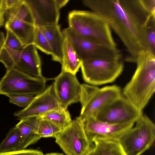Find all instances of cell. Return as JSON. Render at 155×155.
I'll return each mask as SVG.
<instances>
[{
	"label": "cell",
	"instance_id": "obj_8",
	"mask_svg": "<svg viewBox=\"0 0 155 155\" xmlns=\"http://www.w3.org/2000/svg\"><path fill=\"white\" fill-rule=\"evenodd\" d=\"M0 62L7 70L14 69L35 77H44L42 74L40 58L33 44L19 51L4 47L0 55Z\"/></svg>",
	"mask_w": 155,
	"mask_h": 155
},
{
	"label": "cell",
	"instance_id": "obj_15",
	"mask_svg": "<svg viewBox=\"0 0 155 155\" xmlns=\"http://www.w3.org/2000/svg\"><path fill=\"white\" fill-rule=\"evenodd\" d=\"M32 12L35 26L58 24L59 10L54 0H25Z\"/></svg>",
	"mask_w": 155,
	"mask_h": 155
},
{
	"label": "cell",
	"instance_id": "obj_13",
	"mask_svg": "<svg viewBox=\"0 0 155 155\" xmlns=\"http://www.w3.org/2000/svg\"><path fill=\"white\" fill-rule=\"evenodd\" d=\"M54 80V92L62 107L67 109L69 105L80 101L81 84L76 75L61 71Z\"/></svg>",
	"mask_w": 155,
	"mask_h": 155
},
{
	"label": "cell",
	"instance_id": "obj_14",
	"mask_svg": "<svg viewBox=\"0 0 155 155\" xmlns=\"http://www.w3.org/2000/svg\"><path fill=\"white\" fill-rule=\"evenodd\" d=\"M62 107L55 94L53 84L41 93L34 96L29 104L14 113L19 120L27 117H39L54 110Z\"/></svg>",
	"mask_w": 155,
	"mask_h": 155
},
{
	"label": "cell",
	"instance_id": "obj_26",
	"mask_svg": "<svg viewBox=\"0 0 155 155\" xmlns=\"http://www.w3.org/2000/svg\"><path fill=\"white\" fill-rule=\"evenodd\" d=\"M146 39L148 51L155 55V17H152L147 24Z\"/></svg>",
	"mask_w": 155,
	"mask_h": 155
},
{
	"label": "cell",
	"instance_id": "obj_6",
	"mask_svg": "<svg viewBox=\"0 0 155 155\" xmlns=\"http://www.w3.org/2000/svg\"><path fill=\"white\" fill-rule=\"evenodd\" d=\"M80 68L85 81L97 86L114 81L122 72L124 64L122 58L95 59L82 61Z\"/></svg>",
	"mask_w": 155,
	"mask_h": 155
},
{
	"label": "cell",
	"instance_id": "obj_10",
	"mask_svg": "<svg viewBox=\"0 0 155 155\" xmlns=\"http://www.w3.org/2000/svg\"><path fill=\"white\" fill-rule=\"evenodd\" d=\"M69 38L81 61L95 59H120L122 54L117 48L106 46L96 42L80 37L68 28L62 31Z\"/></svg>",
	"mask_w": 155,
	"mask_h": 155
},
{
	"label": "cell",
	"instance_id": "obj_34",
	"mask_svg": "<svg viewBox=\"0 0 155 155\" xmlns=\"http://www.w3.org/2000/svg\"><path fill=\"white\" fill-rule=\"evenodd\" d=\"M5 41V37L4 33L0 31V55L4 47Z\"/></svg>",
	"mask_w": 155,
	"mask_h": 155
},
{
	"label": "cell",
	"instance_id": "obj_23",
	"mask_svg": "<svg viewBox=\"0 0 155 155\" xmlns=\"http://www.w3.org/2000/svg\"><path fill=\"white\" fill-rule=\"evenodd\" d=\"M21 134L15 127L11 128L0 143V153L16 150L20 143Z\"/></svg>",
	"mask_w": 155,
	"mask_h": 155
},
{
	"label": "cell",
	"instance_id": "obj_21",
	"mask_svg": "<svg viewBox=\"0 0 155 155\" xmlns=\"http://www.w3.org/2000/svg\"><path fill=\"white\" fill-rule=\"evenodd\" d=\"M39 117L51 121L62 130L69 125L72 121L67 109L62 107L50 111Z\"/></svg>",
	"mask_w": 155,
	"mask_h": 155
},
{
	"label": "cell",
	"instance_id": "obj_12",
	"mask_svg": "<svg viewBox=\"0 0 155 155\" xmlns=\"http://www.w3.org/2000/svg\"><path fill=\"white\" fill-rule=\"evenodd\" d=\"M86 135L91 143L96 139L118 140L134 125L135 122L111 124L99 120L94 117L87 118L81 121Z\"/></svg>",
	"mask_w": 155,
	"mask_h": 155
},
{
	"label": "cell",
	"instance_id": "obj_16",
	"mask_svg": "<svg viewBox=\"0 0 155 155\" xmlns=\"http://www.w3.org/2000/svg\"><path fill=\"white\" fill-rule=\"evenodd\" d=\"M39 120V117H28L20 120L15 125V127L20 132L21 137L16 150L26 149L41 138L38 131Z\"/></svg>",
	"mask_w": 155,
	"mask_h": 155
},
{
	"label": "cell",
	"instance_id": "obj_1",
	"mask_svg": "<svg viewBox=\"0 0 155 155\" xmlns=\"http://www.w3.org/2000/svg\"><path fill=\"white\" fill-rule=\"evenodd\" d=\"M83 3L102 17L115 32L128 52L126 61L136 63L139 53L148 51L147 24L155 16L149 13L140 0H84Z\"/></svg>",
	"mask_w": 155,
	"mask_h": 155
},
{
	"label": "cell",
	"instance_id": "obj_24",
	"mask_svg": "<svg viewBox=\"0 0 155 155\" xmlns=\"http://www.w3.org/2000/svg\"><path fill=\"white\" fill-rule=\"evenodd\" d=\"M39 117L38 131L41 138L55 137L62 130L51 121Z\"/></svg>",
	"mask_w": 155,
	"mask_h": 155
},
{
	"label": "cell",
	"instance_id": "obj_19",
	"mask_svg": "<svg viewBox=\"0 0 155 155\" xmlns=\"http://www.w3.org/2000/svg\"><path fill=\"white\" fill-rule=\"evenodd\" d=\"M64 35L61 71L76 75L82 61L68 38Z\"/></svg>",
	"mask_w": 155,
	"mask_h": 155
},
{
	"label": "cell",
	"instance_id": "obj_3",
	"mask_svg": "<svg viewBox=\"0 0 155 155\" xmlns=\"http://www.w3.org/2000/svg\"><path fill=\"white\" fill-rule=\"evenodd\" d=\"M68 28L76 35L108 47L117 48L111 29L105 20L92 11L73 10L68 15Z\"/></svg>",
	"mask_w": 155,
	"mask_h": 155
},
{
	"label": "cell",
	"instance_id": "obj_32",
	"mask_svg": "<svg viewBox=\"0 0 155 155\" xmlns=\"http://www.w3.org/2000/svg\"><path fill=\"white\" fill-rule=\"evenodd\" d=\"M22 0H4L6 11L16 6Z\"/></svg>",
	"mask_w": 155,
	"mask_h": 155
},
{
	"label": "cell",
	"instance_id": "obj_4",
	"mask_svg": "<svg viewBox=\"0 0 155 155\" xmlns=\"http://www.w3.org/2000/svg\"><path fill=\"white\" fill-rule=\"evenodd\" d=\"M155 139V124L143 114L118 141L127 155H141L153 145Z\"/></svg>",
	"mask_w": 155,
	"mask_h": 155
},
{
	"label": "cell",
	"instance_id": "obj_25",
	"mask_svg": "<svg viewBox=\"0 0 155 155\" xmlns=\"http://www.w3.org/2000/svg\"><path fill=\"white\" fill-rule=\"evenodd\" d=\"M33 44L36 48L45 54H52V51L48 42L39 27L35 26Z\"/></svg>",
	"mask_w": 155,
	"mask_h": 155
},
{
	"label": "cell",
	"instance_id": "obj_2",
	"mask_svg": "<svg viewBox=\"0 0 155 155\" xmlns=\"http://www.w3.org/2000/svg\"><path fill=\"white\" fill-rule=\"evenodd\" d=\"M136 69L122 94L132 105L143 112L155 91V55L143 51L138 54Z\"/></svg>",
	"mask_w": 155,
	"mask_h": 155
},
{
	"label": "cell",
	"instance_id": "obj_36",
	"mask_svg": "<svg viewBox=\"0 0 155 155\" xmlns=\"http://www.w3.org/2000/svg\"><path fill=\"white\" fill-rule=\"evenodd\" d=\"M44 155H64L63 154L60 153H48Z\"/></svg>",
	"mask_w": 155,
	"mask_h": 155
},
{
	"label": "cell",
	"instance_id": "obj_9",
	"mask_svg": "<svg viewBox=\"0 0 155 155\" xmlns=\"http://www.w3.org/2000/svg\"><path fill=\"white\" fill-rule=\"evenodd\" d=\"M54 138L56 143L67 155H86L94 146L87 139L79 117Z\"/></svg>",
	"mask_w": 155,
	"mask_h": 155
},
{
	"label": "cell",
	"instance_id": "obj_29",
	"mask_svg": "<svg viewBox=\"0 0 155 155\" xmlns=\"http://www.w3.org/2000/svg\"><path fill=\"white\" fill-rule=\"evenodd\" d=\"M0 155H44V154L42 152L38 150L25 149L0 153Z\"/></svg>",
	"mask_w": 155,
	"mask_h": 155
},
{
	"label": "cell",
	"instance_id": "obj_30",
	"mask_svg": "<svg viewBox=\"0 0 155 155\" xmlns=\"http://www.w3.org/2000/svg\"><path fill=\"white\" fill-rule=\"evenodd\" d=\"M144 9L150 14L155 16V0H140Z\"/></svg>",
	"mask_w": 155,
	"mask_h": 155
},
{
	"label": "cell",
	"instance_id": "obj_18",
	"mask_svg": "<svg viewBox=\"0 0 155 155\" xmlns=\"http://www.w3.org/2000/svg\"><path fill=\"white\" fill-rule=\"evenodd\" d=\"M6 30L12 32L25 47L33 44L35 25L34 24L19 19L8 18L5 23Z\"/></svg>",
	"mask_w": 155,
	"mask_h": 155
},
{
	"label": "cell",
	"instance_id": "obj_31",
	"mask_svg": "<svg viewBox=\"0 0 155 155\" xmlns=\"http://www.w3.org/2000/svg\"><path fill=\"white\" fill-rule=\"evenodd\" d=\"M6 12L4 0H0V28L5 23Z\"/></svg>",
	"mask_w": 155,
	"mask_h": 155
},
{
	"label": "cell",
	"instance_id": "obj_7",
	"mask_svg": "<svg viewBox=\"0 0 155 155\" xmlns=\"http://www.w3.org/2000/svg\"><path fill=\"white\" fill-rule=\"evenodd\" d=\"M47 79L37 78L14 69L7 70L0 80V94L9 97L27 95L34 96L45 89Z\"/></svg>",
	"mask_w": 155,
	"mask_h": 155
},
{
	"label": "cell",
	"instance_id": "obj_11",
	"mask_svg": "<svg viewBox=\"0 0 155 155\" xmlns=\"http://www.w3.org/2000/svg\"><path fill=\"white\" fill-rule=\"evenodd\" d=\"M143 114L122 94L104 107L94 117L109 123L120 124L135 122Z\"/></svg>",
	"mask_w": 155,
	"mask_h": 155
},
{
	"label": "cell",
	"instance_id": "obj_27",
	"mask_svg": "<svg viewBox=\"0 0 155 155\" xmlns=\"http://www.w3.org/2000/svg\"><path fill=\"white\" fill-rule=\"evenodd\" d=\"M6 31L4 47L15 51L22 50L24 47L18 38L10 30Z\"/></svg>",
	"mask_w": 155,
	"mask_h": 155
},
{
	"label": "cell",
	"instance_id": "obj_33",
	"mask_svg": "<svg viewBox=\"0 0 155 155\" xmlns=\"http://www.w3.org/2000/svg\"><path fill=\"white\" fill-rule=\"evenodd\" d=\"M57 7L60 10L66 5L69 1V0H54Z\"/></svg>",
	"mask_w": 155,
	"mask_h": 155
},
{
	"label": "cell",
	"instance_id": "obj_20",
	"mask_svg": "<svg viewBox=\"0 0 155 155\" xmlns=\"http://www.w3.org/2000/svg\"><path fill=\"white\" fill-rule=\"evenodd\" d=\"M93 143L100 155H127L118 140L98 138Z\"/></svg>",
	"mask_w": 155,
	"mask_h": 155
},
{
	"label": "cell",
	"instance_id": "obj_5",
	"mask_svg": "<svg viewBox=\"0 0 155 155\" xmlns=\"http://www.w3.org/2000/svg\"><path fill=\"white\" fill-rule=\"evenodd\" d=\"M122 95L120 87L114 85L99 88L87 84H81L80 101L81 108V120L95 117L104 107Z\"/></svg>",
	"mask_w": 155,
	"mask_h": 155
},
{
	"label": "cell",
	"instance_id": "obj_28",
	"mask_svg": "<svg viewBox=\"0 0 155 155\" xmlns=\"http://www.w3.org/2000/svg\"><path fill=\"white\" fill-rule=\"evenodd\" d=\"M34 97L31 95H12L8 97L10 103L25 108L29 104Z\"/></svg>",
	"mask_w": 155,
	"mask_h": 155
},
{
	"label": "cell",
	"instance_id": "obj_22",
	"mask_svg": "<svg viewBox=\"0 0 155 155\" xmlns=\"http://www.w3.org/2000/svg\"><path fill=\"white\" fill-rule=\"evenodd\" d=\"M7 19L13 18L34 24V18L28 5L25 0L21 2L13 8L6 11Z\"/></svg>",
	"mask_w": 155,
	"mask_h": 155
},
{
	"label": "cell",
	"instance_id": "obj_35",
	"mask_svg": "<svg viewBox=\"0 0 155 155\" xmlns=\"http://www.w3.org/2000/svg\"><path fill=\"white\" fill-rule=\"evenodd\" d=\"M86 155H100L95 147L94 146Z\"/></svg>",
	"mask_w": 155,
	"mask_h": 155
},
{
	"label": "cell",
	"instance_id": "obj_17",
	"mask_svg": "<svg viewBox=\"0 0 155 155\" xmlns=\"http://www.w3.org/2000/svg\"><path fill=\"white\" fill-rule=\"evenodd\" d=\"M43 33L52 51V60L61 64L64 36L59 24L38 27Z\"/></svg>",
	"mask_w": 155,
	"mask_h": 155
}]
</instances>
